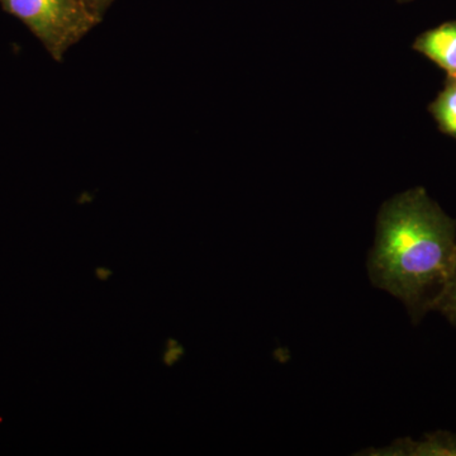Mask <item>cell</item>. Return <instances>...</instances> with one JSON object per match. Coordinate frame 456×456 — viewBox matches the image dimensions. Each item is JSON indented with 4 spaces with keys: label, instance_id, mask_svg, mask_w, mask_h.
Segmentation results:
<instances>
[{
    "label": "cell",
    "instance_id": "cell-9",
    "mask_svg": "<svg viewBox=\"0 0 456 456\" xmlns=\"http://www.w3.org/2000/svg\"><path fill=\"white\" fill-rule=\"evenodd\" d=\"M94 274L99 281H107L108 279L112 277L113 272L110 269L104 268V266H98V268H95Z\"/></svg>",
    "mask_w": 456,
    "mask_h": 456
},
{
    "label": "cell",
    "instance_id": "cell-10",
    "mask_svg": "<svg viewBox=\"0 0 456 456\" xmlns=\"http://www.w3.org/2000/svg\"><path fill=\"white\" fill-rule=\"evenodd\" d=\"M179 342L178 340H175V338H170L167 340V347L165 349H170V347H175L178 346Z\"/></svg>",
    "mask_w": 456,
    "mask_h": 456
},
{
    "label": "cell",
    "instance_id": "cell-5",
    "mask_svg": "<svg viewBox=\"0 0 456 456\" xmlns=\"http://www.w3.org/2000/svg\"><path fill=\"white\" fill-rule=\"evenodd\" d=\"M437 127L456 140V77H446L444 88L428 106Z\"/></svg>",
    "mask_w": 456,
    "mask_h": 456
},
{
    "label": "cell",
    "instance_id": "cell-6",
    "mask_svg": "<svg viewBox=\"0 0 456 456\" xmlns=\"http://www.w3.org/2000/svg\"><path fill=\"white\" fill-rule=\"evenodd\" d=\"M436 311L441 312L450 323L456 327V265L452 277L450 279L445 293L441 297Z\"/></svg>",
    "mask_w": 456,
    "mask_h": 456
},
{
    "label": "cell",
    "instance_id": "cell-4",
    "mask_svg": "<svg viewBox=\"0 0 456 456\" xmlns=\"http://www.w3.org/2000/svg\"><path fill=\"white\" fill-rule=\"evenodd\" d=\"M365 455L386 456H456V434L436 431L426 434L424 439L415 441L399 439L383 449L365 450Z\"/></svg>",
    "mask_w": 456,
    "mask_h": 456
},
{
    "label": "cell",
    "instance_id": "cell-11",
    "mask_svg": "<svg viewBox=\"0 0 456 456\" xmlns=\"http://www.w3.org/2000/svg\"><path fill=\"white\" fill-rule=\"evenodd\" d=\"M398 3H410L412 2V0H397Z\"/></svg>",
    "mask_w": 456,
    "mask_h": 456
},
{
    "label": "cell",
    "instance_id": "cell-7",
    "mask_svg": "<svg viewBox=\"0 0 456 456\" xmlns=\"http://www.w3.org/2000/svg\"><path fill=\"white\" fill-rule=\"evenodd\" d=\"M83 4L89 9L90 13L102 20L108 8L113 4L116 0H82Z\"/></svg>",
    "mask_w": 456,
    "mask_h": 456
},
{
    "label": "cell",
    "instance_id": "cell-1",
    "mask_svg": "<svg viewBox=\"0 0 456 456\" xmlns=\"http://www.w3.org/2000/svg\"><path fill=\"white\" fill-rule=\"evenodd\" d=\"M456 265V221L413 188L383 204L369 277L406 305L413 323L436 311Z\"/></svg>",
    "mask_w": 456,
    "mask_h": 456
},
{
    "label": "cell",
    "instance_id": "cell-3",
    "mask_svg": "<svg viewBox=\"0 0 456 456\" xmlns=\"http://www.w3.org/2000/svg\"><path fill=\"white\" fill-rule=\"evenodd\" d=\"M413 49L443 69L448 77H456V20L421 33L413 42Z\"/></svg>",
    "mask_w": 456,
    "mask_h": 456
},
{
    "label": "cell",
    "instance_id": "cell-2",
    "mask_svg": "<svg viewBox=\"0 0 456 456\" xmlns=\"http://www.w3.org/2000/svg\"><path fill=\"white\" fill-rule=\"evenodd\" d=\"M0 4L25 23L57 62L102 22L82 0H0Z\"/></svg>",
    "mask_w": 456,
    "mask_h": 456
},
{
    "label": "cell",
    "instance_id": "cell-8",
    "mask_svg": "<svg viewBox=\"0 0 456 456\" xmlns=\"http://www.w3.org/2000/svg\"><path fill=\"white\" fill-rule=\"evenodd\" d=\"M185 349L183 345H178L175 347H170V349H165L163 354V364L167 368L174 367L176 362L184 358Z\"/></svg>",
    "mask_w": 456,
    "mask_h": 456
}]
</instances>
